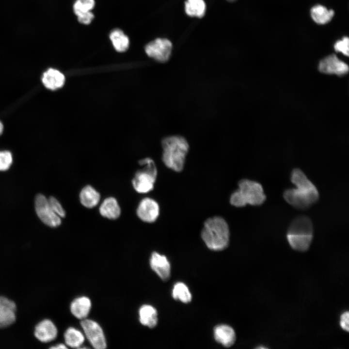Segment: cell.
<instances>
[{"instance_id": "1", "label": "cell", "mask_w": 349, "mask_h": 349, "mask_svg": "<svg viewBox=\"0 0 349 349\" xmlns=\"http://www.w3.org/2000/svg\"><path fill=\"white\" fill-rule=\"evenodd\" d=\"M161 145L162 159L164 164L174 171H182L189 149L187 140L180 135L169 136L162 139Z\"/></svg>"}, {"instance_id": "2", "label": "cell", "mask_w": 349, "mask_h": 349, "mask_svg": "<svg viewBox=\"0 0 349 349\" xmlns=\"http://www.w3.org/2000/svg\"><path fill=\"white\" fill-rule=\"evenodd\" d=\"M201 237L206 246L212 250L225 249L229 241V230L226 222L219 216L207 219L204 222Z\"/></svg>"}, {"instance_id": "3", "label": "cell", "mask_w": 349, "mask_h": 349, "mask_svg": "<svg viewBox=\"0 0 349 349\" xmlns=\"http://www.w3.org/2000/svg\"><path fill=\"white\" fill-rule=\"evenodd\" d=\"M238 187L230 198V204L235 206L242 207L247 204L260 206L266 199L262 186L257 182L243 179L239 181Z\"/></svg>"}, {"instance_id": "4", "label": "cell", "mask_w": 349, "mask_h": 349, "mask_svg": "<svg viewBox=\"0 0 349 349\" xmlns=\"http://www.w3.org/2000/svg\"><path fill=\"white\" fill-rule=\"evenodd\" d=\"M313 237L312 222L308 217L304 216L297 217L291 222L286 235L292 248L301 252L309 249Z\"/></svg>"}, {"instance_id": "5", "label": "cell", "mask_w": 349, "mask_h": 349, "mask_svg": "<svg viewBox=\"0 0 349 349\" xmlns=\"http://www.w3.org/2000/svg\"><path fill=\"white\" fill-rule=\"evenodd\" d=\"M139 164L143 167L136 173L132 183L137 192L145 193L153 190L157 175V170L154 161L150 158L140 160Z\"/></svg>"}, {"instance_id": "6", "label": "cell", "mask_w": 349, "mask_h": 349, "mask_svg": "<svg viewBox=\"0 0 349 349\" xmlns=\"http://www.w3.org/2000/svg\"><path fill=\"white\" fill-rule=\"evenodd\" d=\"M173 48L171 41L167 38H158L148 43L144 48L147 56L160 63L167 62Z\"/></svg>"}, {"instance_id": "7", "label": "cell", "mask_w": 349, "mask_h": 349, "mask_svg": "<svg viewBox=\"0 0 349 349\" xmlns=\"http://www.w3.org/2000/svg\"><path fill=\"white\" fill-rule=\"evenodd\" d=\"M291 181L299 192L306 196L312 204L317 201L319 194L317 188L302 171L294 169L291 172Z\"/></svg>"}, {"instance_id": "8", "label": "cell", "mask_w": 349, "mask_h": 349, "mask_svg": "<svg viewBox=\"0 0 349 349\" xmlns=\"http://www.w3.org/2000/svg\"><path fill=\"white\" fill-rule=\"evenodd\" d=\"M35 209L37 215L46 225L57 227L61 224V217L51 208L47 199L44 195L38 194L35 199Z\"/></svg>"}, {"instance_id": "9", "label": "cell", "mask_w": 349, "mask_h": 349, "mask_svg": "<svg viewBox=\"0 0 349 349\" xmlns=\"http://www.w3.org/2000/svg\"><path fill=\"white\" fill-rule=\"evenodd\" d=\"M84 333L91 345L96 349H104L106 342L103 330L95 321L83 319L80 322Z\"/></svg>"}, {"instance_id": "10", "label": "cell", "mask_w": 349, "mask_h": 349, "mask_svg": "<svg viewBox=\"0 0 349 349\" xmlns=\"http://www.w3.org/2000/svg\"><path fill=\"white\" fill-rule=\"evenodd\" d=\"M318 70L325 74H335L339 76L348 72L347 63L340 60L335 54L330 55L322 59L318 64Z\"/></svg>"}, {"instance_id": "11", "label": "cell", "mask_w": 349, "mask_h": 349, "mask_svg": "<svg viewBox=\"0 0 349 349\" xmlns=\"http://www.w3.org/2000/svg\"><path fill=\"white\" fill-rule=\"evenodd\" d=\"M136 212L138 217L142 221L146 222H153L157 220L159 215V206L154 199L146 197L141 201Z\"/></svg>"}, {"instance_id": "12", "label": "cell", "mask_w": 349, "mask_h": 349, "mask_svg": "<svg viewBox=\"0 0 349 349\" xmlns=\"http://www.w3.org/2000/svg\"><path fill=\"white\" fill-rule=\"evenodd\" d=\"M16 306L12 301L0 297V328L7 327L16 319Z\"/></svg>"}, {"instance_id": "13", "label": "cell", "mask_w": 349, "mask_h": 349, "mask_svg": "<svg viewBox=\"0 0 349 349\" xmlns=\"http://www.w3.org/2000/svg\"><path fill=\"white\" fill-rule=\"evenodd\" d=\"M150 265L151 269L163 280L167 281L171 273V267L166 257L157 252L152 254Z\"/></svg>"}, {"instance_id": "14", "label": "cell", "mask_w": 349, "mask_h": 349, "mask_svg": "<svg viewBox=\"0 0 349 349\" xmlns=\"http://www.w3.org/2000/svg\"><path fill=\"white\" fill-rule=\"evenodd\" d=\"M57 329L53 323L49 319H45L35 327L34 335L41 342H49L54 340L57 335Z\"/></svg>"}, {"instance_id": "15", "label": "cell", "mask_w": 349, "mask_h": 349, "mask_svg": "<svg viewBox=\"0 0 349 349\" xmlns=\"http://www.w3.org/2000/svg\"><path fill=\"white\" fill-rule=\"evenodd\" d=\"M65 80V76L61 72L52 68L44 72L41 78L44 86L50 90H56L62 88Z\"/></svg>"}, {"instance_id": "16", "label": "cell", "mask_w": 349, "mask_h": 349, "mask_svg": "<svg viewBox=\"0 0 349 349\" xmlns=\"http://www.w3.org/2000/svg\"><path fill=\"white\" fill-rule=\"evenodd\" d=\"M214 336L217 342L225 347L232 346L236 341V334L230 326L222 324L217 326L214 329Z\"/></svg>"}, {"instance_id": "17", "label": "cell", "mask_w": 349, "mask_h": 349, "mask_svg": "<svg viewBox=\"0 0 349 349\" xmlns=\"http://www.w3.org/2000/svg\"><path fill=\"white\" fill-rule=\"evenodd\" d=\"M283 196L288 204L298 209H306L312 205L309 200L300 193L296 188L286 190Z\"/></svg>"}, {"instance_id": "18", "label": "cell", "mask_w": 349, "mask_h": 349, "mask_svg": "<svg viewBox=\"0 0 349 349\" xmlns=\"http://www.w3.org/2000/svg\"><path fill=\"white\" fill-rule=\"evenodd\" d=\"M99 211L101 216L111 220L116 219L121 214V209L116 199L112 197H108L103 201Z\"/></svg>"}, {"instance_id": "19", "label": "cell", "mask_w": 349, "mask_h": 349, "mask_svg": "<svg viewBox=\"0 0 349 349\" xmlns=\"http://www.w3.org/2000/svg\"><path fill=\"white\" fill-rule=\"evenodd\" d=\"M91 307L90 300L85 296L75 299L71 303L72 314L77 318L83 319L88 316Z\"/></svg>"}, {"instance_id": "20", "label": "cell", "mask_w": 349, "mask_h": 349, "mask_svg": "<svg viewBox=\"0 0 349 349\" xmlns=\"http://www.w3.org/2000/svg\"><path fill=\"white\" fill-rule=\"evenodd\" d=\"M310 15L315 23L324 25L331 21L334 15V11L332 9H328L322 5L317 4L311 8Z\"/></svg>"}, {"instance_id": "21", "label": "cell", "mask_w": 349, "mask_h": 349, "mask_svg": "<svg viewBox=\"0 0 349 349\" xmlns=\"http://www.w3.org/2000/svg\"><path fill=\"white\" fill-rule=\"evenodd\" d=\"M99 193L90 185L85 186L79 193V200L85 207L91 208L95 206L99 202Z\"/></svg>"}, {"instance_id": "22", "label": "cell", "mask_w": 349, "mask_h": 349, "mask_svg": "<svg viewBox=\"0 0 349 349\" xmlns=\"http://www.w3.org/2000/svg\"><path fill=\"white\" fill-rule=\"evenodd\" d=\"M139 320L142 324L150 328L155 327L158 323L157 312L151 305H142L139 311Z\"/></svg>"}, {"instance_id": "23", "label": "cell", "mask_w": 349, "mask_h": 349, "mask_svg": "<svg viewBox=\"0 0 349 349\" xmlns=\"http://www.w3.org/2000/svg\"><path fill=\"white\" fill-rule=\"evenodd\" d=\"M206 9L204 0H186L184 3L185 12L190 17L202 18L205 15Z\"/></svg>"}, {"instance_id": "24", "label": "cell", "mask_w": 349, "mask_h": 349, "mask_svg": "<svg viewBox=\"0 0 349 349\" xmlns=\"http://www.w3.org/2000/svg\"><path fill=\"white\" fill-rule=\"evenodd\" d=\"M109 37L113 47L117 51L123 52L128 49L129 39L121 30L116 29L112 30L110 33Z\"/></svg>"}, {"instance_id": "25", "label": "cell", "mask_w": 349, "mask_h": 349, "mask_svg": "<svg viewBox=\"0 0 349 349\" xmlns=\"http://www.w3.org/2000/svg\"><path fill=\"white\" fill-rule=\"evenodd\" d=\"M64 337L66 345L71 348H79L84 341V336L82 333L73 327L66 330Z\"/></svg>"}, {"instance_id": "26", "label": "cell", "mask_w": 349, "mask_h": 349, "mask_svg": "<svg viewBox=\"0 0 349 349\" xmlns=\"http://www.w3.org/2000/svg\"><path fill=\"white\" fill-rule=\"evenodd\" d=\"M172 295L174 299L184 303H188L191 300V295L188 287L182 282L176 283L174 285Z\"/></svg>"}, {"instance_id": "27", "label": "cell", "mask_w": 349, "mask_h": 349, "mask_svg": "<svg viewBox=\"0 0 349 349\" xmlns=\"http://www.w3.org/2000/svg\"><path fill=\"white\" fill-rule=\"evenodd\" d=\"M95 5V0H76L73 5L74 13L78 16L91 12Z\"/></svg>"}, {"instance_id": "28", "label": "cell", "mask_w": 349, "mask_h": 349, "mask_svg": "<svg viewBox=\"0 0 349 349\" xmlns=\"http://www.w3.org/2000/svg\"><path fill=\"white\" fill-rule=\"evenodd\" d=\"M13 162L12 154L9 151H0V171L8 170Z\"/></svg>"}, {"instance_id": "29", "label": "cell", "mask_w": 349, "mask_h": 349, "mask_svg": "<svg viewBox=\"0 0 349 349\" xmlns=\"http://www.w3.org/2000/svg\"><path fill=\"white\" fill-rule=\"evenodd\" d=\"M349 39L348 37L344 36L341 39L335 42L333 45V48L336 52H340L346 56H349Z\"/></svg>"}, {"instance_id": "30", "label": "cell", "mask_w": 349, "mask_h": 349, "mask_svg": "<svg viewBox=\"0 0 349 349\" xmlns=\"http://www.w3.org/2000/svg\"><path fill=\"white\" fill-rule=\"evenodd\" d=\"M49 205L52 210L61 218L65 216V211L59 201L54 197L50 196L48 199Z\"/></svg>"}, {"instance_id": "31", "label": "cell", "mask_w": 349, "mask_h": 349, "mask_svg": "<svg viewBox=\"0 0 349 349\" xmlns=\"http://www.w3.org/2000/svg\"><path fill=\"white\" fill-rule=\"evenodd\" d=\"M340 325L342 329L347 332L349 331V313L345 311L341 315Z\"/></svg>"}, {"instance_id": "32", "label": "cell", "mask_w": 349, "mask_h": 349, "mask_svg": "<svg viewBox=\"0 0 349 349\" xmlns=\"http://www.w3.org/2000/svg\"><path fill=\"white\" fill-rule=\"evenodd\" d=\"M94 15L92 12H90L85 14L78 16V21L83 24H89L93 20Z\"/></svg>"}, {"instance_id": "33", "label": "cell", "mask_w": 349, "mask_h": 349, "mask_svg": "<svg viewBox=\"0 0 349 349\" xmlns=\"http://www.w3.org/2000/svg\"><path fill=\"white\" fill-rule=\"evenodd\" d=\"M50 348H51V349H66L67 347H66V346H65V345H63V344H58V345H56V346H53V347H51Z\"/></svg>"}, {"instance_id": "34", "label": "cell", "mask_w": 349, "mask_h": 349, "mask_svg": "<svg viewBox=\"0 0 349 349\" xmlns=\"http://www.w3.org/2000/svg\"><path fill=\"white\" fill-rule=\"evenodd\" d=\"M3 131V125L2 122L0 121V136L1 135Z\"/></svg>"}, {"instance_id": "35", "label": "cell", "mask_w": 349, "mask_h": 349, "mask_svg": "<svg viewBox=\"0 0 349 349\" xmlns=\"http://www.w3.org/2000/svg\"><path fill=\"white\" fill-rule=\"evenodd\" d=\"M226 0L229 2H233L236 1L237 0Z\"/></svg>"}]
</instances>
